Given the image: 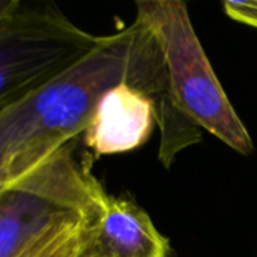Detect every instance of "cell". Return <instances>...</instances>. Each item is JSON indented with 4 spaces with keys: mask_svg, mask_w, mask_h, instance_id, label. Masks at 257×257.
<instances>
[{
    "mask_svg": "<svg viewBox=\"0 0 257 257\" xmlns=\"http://www.w3.org/2000/svg\"><path fill=\"white\" fill-rule=\"evenodd\" d=\"M101 36L71 23L54 5L0 2V108L42 87L84 54Z\"/></svg>",
    "mask_w": 257,
    "mask_h": 257,
    "instance_id": "cell-3",
    "label": "cell"
},
{
    "mask_svg": "<svg viewBox=\"0 0 257 257\" xmlns=\"http://www.w3.org/2000/svg\"><path fill=\"white\" fill-rule=\"evenodd\" d=\"M83 220L71 212L53 223L17 257H78Z\"/></svg>",
    "mask_w": 257,
    "mask_h": 257,
    "instance_id": "cell-7",
    "label": "cell"
},
{
    "mask_svg": "<svg viewBox=\"0 0 257 257\" xmlns=\"http://www.w3.org/2000/svg\"><path fill=\"white\" fill-rule=\"evenodd\" d=\"M78 257H170V242L137 203L108 194L83 223Z\"/></svg>",
    "mask_w": 257,
    "mask_h": 257,
    "instance_id": "cell-4",
    "label": "cell"
},
{
    "mask_svg": "<svg viewBox=\"0 0 257 257\" xmlns=\"http://www.w3.org/2000/svg\"><path fill=\"white\" fill-rule=\"evenodd\" d=\"M131 84L155 102L161 140L158 158L170 169L178 154L202 139L200 126L176 104L160 44L136 18L98 44L60 75L0 108V190L72 148L102 96Z\"/></svg>",
    "mask_w": 257,
    "mask_h": 257,
    "instance_id": "cell-1",
    "label": "cell"
},
{
    "mask_svg": "<svg viewBox=\"0 0 257 257\" xmlns=\"http://www.w3.org/2000/svg\"><path fill=\"white\" fill-rule=\"evenodd\" d=\"M223 8L230 18L257 29V0L253 2L226 0L223 2Z\"/></svg>",
    "mask_w": 257,
    "mask_h": 257,
    "instance_id": "cell-8",
    "label": "cell"
},
{
    "mask_svg": "<svg viewBox=\"0 0 257 257\" xmlns=\"http://www.w3.org/2000/svg\"><path fill=\"white\" fill-rule=\"evenodd\" d=\"M136 6V18L152 30L160 44L179 108L238 154L250 155L254 151L253 139L211 66L187 5L178 0H140Z\"/></svg>",
    "mask_w": 257,
    "mask_h": 257,
    "instance_id": "cell-2",
    "label": "cell"
},
{
    "mask_svg": "<svg viewBox=\"0 0 257 257\" xmlns=\"http://www.w3.org/2000/svg\"><path fill=\"white\" fill-rule=\"evenodd\" d=\"M66 214L71 211L42 196L17 188L0 190V257H17Z\"/></svg>",
    "mask_w": 257,
    "mask_h": 257,
    "instance_id": "cell-6",
    "label": "cell"
},
{
    "mask_svg": "<svg viewBox=\"0 0 257 257\" xmlns=\"http://www.w3.org/2000/svg\"><path fill=\"white\" fill-rule=\"evenodd\" d=\"M155 125V102L123 83L102 96L83 140L95 157L123 154L143 146Z\"/></svg>",
    "mask_w": 257,
    "mask_h": 257,
    "instance_id": "cell-5",
    "label": "cell"
}]
</instances>
